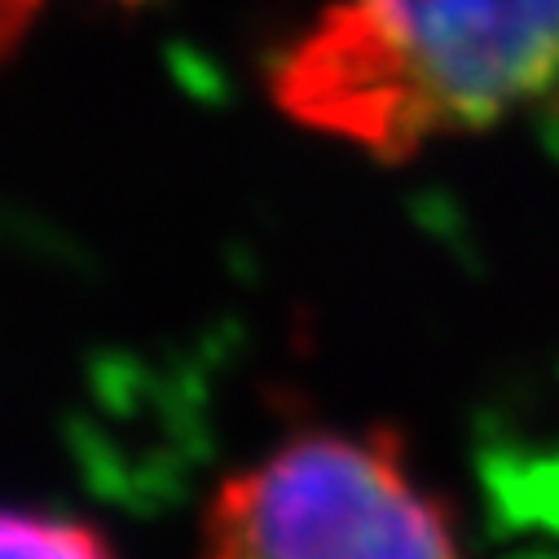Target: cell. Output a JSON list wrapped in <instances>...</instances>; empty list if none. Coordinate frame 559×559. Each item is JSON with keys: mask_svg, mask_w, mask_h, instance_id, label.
I'll return each instance as SVG.
<instances>
[{"mask_svg": "<svg viewBox=\"0 0 559 559\" xmlns=\"http://www.w3.org/2000/svg\"><path fill=\"white\" fill-rule=\"evenodd\" d=\"M296 123L401 159L559 97V0H331L273 67Z\"/></svg>", "mask_w": 559, "mask_h": 559, "instance_id": "6da1fadb", "label": "cell"}, {"mask_svg": "<svg viewBox=\"0 0 559 559\" xmlns=\"http://www.w3.org/2000/svg\"><path fill=\"white\" fill-rule=\"evenodd\" d=\"M203 559H467L396 432H309L225 476Z\"/></svg>", "mask_w": 559, "mask_h": 559, "instance_id": "7a4b0ae2", "label": "cell"}, {"mask_svg": "<svg viewBox=\"0 0 559 559\" xmlns=\"http://www.w3.org/2000/svg\"><path fill=\"white\" fill-rule=\"evenodd\" d=\"M0 559H115L102 528L67 515L0 507Z\"/></svg>", "mask_w": 559, "mask_h": 559, "instance_id": "3957f363", "label": "cell"}, {"mask_svg": "<svg viewBox=\"0 0 559 559\" xmlns=\"http://www.w3.org/2000/svg\"><path fill=\"white\" fill-rule=\"evenodd\" d=\"M40 5L45 0H0V58L23 40V32H27V23L36 19ZM123 5H136V0H123Z\"/></svg>", "mask_w": 559, "mask_h": 559, "instance_id": "277c9868", "label": "cell"}]
</instances>
